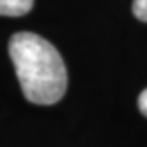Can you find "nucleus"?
<instances>
[{
    "label": "nucleus",
    "mask_w": 147,
    "mask_h": 147,
    "mask_svg": "<svg viewBox=\"0 0 147 147\" xmlns=\"http://www.w3.org/2000/svg\"><path fill=\"white\" fill-rule=\"evenodd\" d=\"M11 55L23 96L34 105H53L67 89V71L59 50L34 32H18L9 41Z\"/></svg>",
    "instance_id": "1"
},
{
    "label": "nucleus",
    "mask_w": 147,
    "mask_h": 147,
    "mask_svg": "<svg viewBox=\"0 0 147 147\" xmlns=\"http://www.w3.org/2000/svg\"><path fill=\"white\" fill-rule=\"evenodd\" d=\"M34 5V0H0V16H23Z\"/></svg>",
    "instance_id": "2"
},
{
    "label": "nucleus",
    "mask_w": 147,
    "mask_h": 147,
    "mask_svg": "<svg viewBox=\"0 0 147 147\" xmlns=\"http://www.w3.org/2000/svg\"><path fill=\"white\" fill-rule=\"evenodd\" d=\"M138 108H140V112L147 117V89H144L140 92V96H138Z\"/></svg>",
    "instance_id": "4"
},
{
    "label": "nucleus",
    "mask_w": 147,
    "mask_h": 147,
    "mask_svg": "<svg viewBox=\"0 0 147 147\" xmlns=\"http://www.w3.org/2000/svg\"><path fill=\"white\" fill-rule=\"evenodd\" d=\"M133 14L140 22H147V0H133Z\"/></svg>",
    "instance_id": "3"
}]
</instances>
